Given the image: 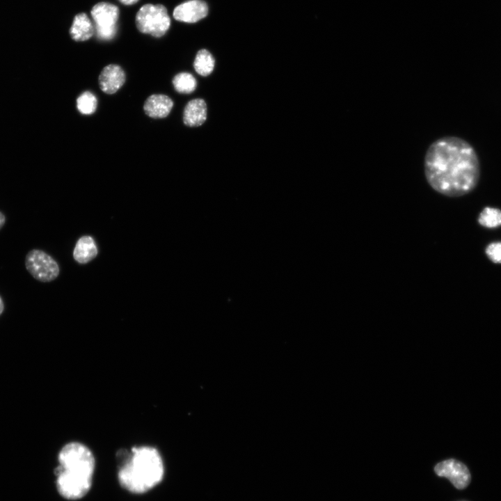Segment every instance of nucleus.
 <instances>
[{
  "mask_svg": "<svg viewBox=\"0 0 501 501\" xmlns=\"http://www.w3.org/2000/svg\"><path fill=\"white\" fill-rule=\"evenodd\" d=\"M425 178L437 193L459 197L471 192L480 177V165L474 148L452 136L440 138L427 148L424 159Z\"/></svg>",
  "mask_w": 501,
  "mask_h": 501,
  "instance_id": "1",
  "label": "nucleus"
},
{
  "mask_svg": "<svg viewBox=\"0 0 501 501\" xmlns=\"http://www.w3.org/2000/svg\"><path fill=\"white\" fill-rule=\"evenodd\" d=\"M59 466L55 470L56 487L66 499L77 500L89 491L95 469L92 452L79 442L66 444L58 454Z\"/></svg>",
  "mask_w": 501,
  "mask_h": 501,
  "instance_id": "2",
  "label": "nucleus"
},
{
  "mask_svg": "<svg viewBox=\"0 0 501 501\" xmlns=\"http://www.w3.org/2000/svg\"><path fill=\"white\" fill-rule=\"evenodd\" d=\"M164 471L157 450L150 446H139L133 447L123 461L118 477L125 489L134 493H143L161 481Z\"/></svg>",
  "mask_w": 501,
  "mask_h": 501,
  "instance_id": "3",
  "label": "nucleus"
},
{
  "mask_svg": "<svg viewBox=\"0 0 501 501\" xmlns=\"http://www.w3.org/2000/svg\"><path fill=\"white\" fill-rule=\"evenodd\" d=\"M136 24L141 33L160 38L168 30L170 19L164 6L145 4L136 15Z\"/></svg>",
  "mask_w": 501,
  "mask_h": 501,
  "instance_id": "4",
  "label": "nucleus"
},
{
  "mask_svg": "<svg viewBox=\"0 0 501 501\" xmlns=\"http://www.w3.org/2000/svg\"><path fill=\"white\" fill-rule=\"evenodd\" d=\"M25 267L37 280L49 283L59 275L60 269L57 262L49 254L39 249H32L25 257Z\"/></svg>",
  "mask_w": 501,
  "mask_h": 501,
  "instance_id": "5",
  "label": "nucleus"
},
{
  "mask_svg": "<svg viewBox=\"0 0 501 501\" xmlns=\"http://www.w3.org/2000/svg\"><path fill=\"white\" fill-rule=\"evenodd\" d=\"M90 13L94 20L95 32L98 39L112 40L117 33L118 8L108 2H100L93 7Z\"/></svg>",
  "mask_w": 501,
  "mask_h": 501,
  "instance_id": "6",
  "label": "nucleus"
},
{
  "mask_svg": "<svg viewBox=\"0 0 501 501\" xmlns=\"http://www.w3.org/2000/svg\"><path fill=\"white\" fill-rule=\"evenodd\" d=\"M437 475L447 478L458 489L465 488L470 482V474L468 468L455 459L440 462L434 468Z\"/></svg>",
  "mask_w": 501,
  "mask_h": 501,
  "instance_id": "7",
  "label": "nucleus"
},
{
  "mask_svg": "<svg viewBox=\"0 0 501 501\" xmlns=\"http://www.w3.org/2000/svg\"><path fill=\"white\" fill-rule=\"evenodd\" d=\"M208 8L205 2L201 0H190L178 5L173 11L176 20L193 23L206 17Z\"/></svg>",
  "mask_w": 501,
  "mask_h": 501,
  "instance_id": "8",
  "label": "nucleus"
},
{
  "mask_svg": "<svg viewBox=\"0 0 501 501\" xmlns=\"http://www.w3.org/2000/svg\"><path fill=\"white\" fill-rule=\"evenodd\" d=\"M126 76L120 66L115 64L106 65L99 76L100 89L106 94H113L125 84Z\"/></svg>",
  "mask_w": 501,
  "mask_h": 501,
  "instance_id": "9",
  "label": "nucleus"
},
{
  "mask_svg": "<svg viewBox=\"0 0 501 501\" xmlns=\"http://www.w3.org/2000/svg\"><path fill=\"white\" fill-rule=\"evenodd\" d=\"M173 106V100L163 94H153L145 102L143 109L152 118H164L168 116Z\"/></svg>",
  "mask_w": 501,
  "mask_h": 501,
  "instance_id": "10",
  "label": "nucleus"
},
{
  "mask_svg": "<svg viewBox=\"0 0 501 501\" xmlns=\"http://www.w3.org/2000/svg\"><path fill=\"white\" fill-rule=\"evenodd\" d=\"M207 118V105L202 99L189 101L184 107L183 121L189 127L202 125Z\"/></svg>",
  "mask_w": 501,
  "mask_h": 501,
  "instance_id": "11",
  "label": "nucleus"
},
{
  "mask_svg": "<svg viewBox=\"0 0 501 501\" xmlns=\"http://www.w3.org/2000/svg\"><path fill=\"white\" fill-rule=\"evenodd\" d=\"M98 253L93 238L90 236H83L76 243L73 257L79 264H86L93 260Z\"/></svg>",
  "mask_w": 501,
  "mask_h": 501,
  "instance_id": "12",
  "label": "nucleus"
},
{
  "mask_svg": "<svg viewBox=\"0 0 501 501\" xmlns=\"http://www.w3.org/2000/svg\"><path fill=\"white\" fill-rule=\"evenodd\" d=\"M94 32V26L86 14L81 13L74 17L70 30L73 40L75 41L87 40L93 36Z\"/></svg>",
  "mask_w": 501,
  "mask_h": 501,
  "instance_id": "13",
  "label": "nucleus"
},
{
  "mask_svg": "<svg viewBox=\"0 0 501 501\" xmlns=\"http://www.w3.org/2000/svg\"><path fill=\"white\" fill-rule=\"evenodd\" d=\"M215 65V60L209 51L206 49H201L197 53L193 67L196 72L202 76L209 75Z\"/></svg>",
  "mask_w": 501,
  "mask_h": 501,
  "instance_id": "14",
  "label": "nucleus"
},
{
  "mask_svg": "<svg viewBox=\"0 0 501 501\" xmlns=\"http://www.w3.org/2000/svg\"><path fill=\"white\" fill-rule=\"evenodd\" d=\"M173 85L177 92L182 94H189L195 90L197 82L191 74L181 72L174 77Z\"/></svg>",
  "mask_w": 501,
  "mask_h": 501,
  "instance_id": "15",
  "label": "nucleus"
},
{
  "mask_svg": "<svg viewBox=\"0 0 501 501\" xmlns=\"http://www.w3.org/2000/svg\"><path fill=\"white\" fill-rule=\"evenodd\" d=\"M479 223L487 228H495L501 225V210L497 208L485 207L480 213Z\"/></svg>",
  "mask_w": 501,
  "mask_h": 501,
  "instance_id": "16",
  "label": "nucleus"
},
{
  "mask_svg": "<svg viewBox=\"0 0 501 501\" xmlns=\"http://www.w3.org/2000/svg\"><path fill=\"white\" fill-rule=\"evenodd\" d=\"M97 106V98L90 91L82 93L77 99V108L81 114H93L95 111Z\"/></svg>",
  "mask_w": 501,
  "mask_h": 501,
  "instance_id": "17",
  "label": "nucleus"
},
{
  "mask_svg": "<svg viewBox=\"0 0 501 501\" xmlns=\"http://www.w3.org/2000/svg\"><path fill=\"white\" fill-rule=\"evenodd\" d=\"M485 253L493 263H501V241L493 242L488 245Z\"/></svg>",
  "mask_w": 501,
  "mask_h": 501,
  "instance_id": "18",
  "label": "nucleus"
},
{
  "mask_svg": "<svg viewBox=\"0 0 501 501\" xmlns=\"http://www.w3.org/2000/svg\"><path fill=\"white\" fill-rule=\"evenodd\" d=\"M6 221V218L5 215L3 214V213H2L1 212H0V230H1V229L3 228V226L5 225Z\"/></svg>",
  "mask_w": 501,
  "mask_h": 501,
  "instance_id": "19",
  "label": "nucleus"
},
{
  "mask_svg": "<svg viewBox=\"0 0 501 501\" xmlns=\"http://www.w3.org/2000/svg\"><path fill=\"white\" fill-rule=\"evenodd\" d=\"M122 3L125 5H132L136 3L138 0H119Z\"/></svg>",
  "mask_w": 501,
  "mask_h": 501,
  "instance_id": "20",
  "label": "nucleus"
},
{
  "mask_svg": "<svg viewBox=\"0 0 501 501\" xmlns=\"http://www.w3.org/2000/svg\"><path fill=\"white\" fill-rule=\"evenodd\" d=\"M4 310V303L2 298L0 296V315L3 313Z\"/></svg>",
  "mask_w": 501,
  "mask_h": 501,
  "instance_id": "21",
  "label": "nucleus"
}]
</instances>
